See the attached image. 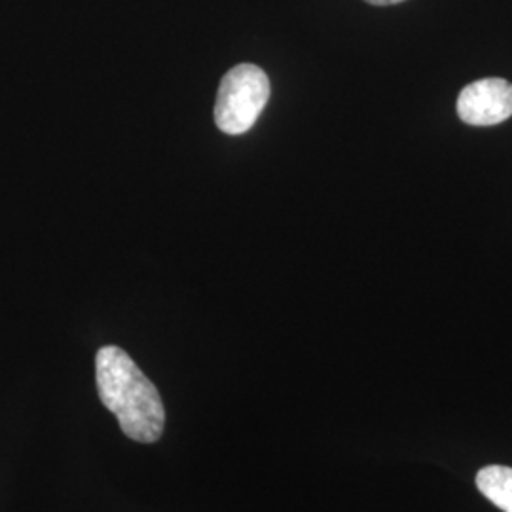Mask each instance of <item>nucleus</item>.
<instances>
[{
  "instance_id": "f257e3e1",
  "label": "nucleus",
  "mask_w": 512,
  "mask_h": 512,
  "mask_svg": "<svg viewBox=\"0 0 512 512\" xmlns=\"http://www.w3.org/2000/svg\"><path fill=\"white\" fill-rule=\"evenodd\" d=\"M95 382L101 403L118 418L122 433L135 442L162 439L164 401L156 385L118 346H105L95 355Z\"/></svg>"
},
{
  "instance_id": "f03ea898",
  "label": "nucleus",
  "mask_w": 512,
  "mask_h": 512,
  "mask_svg": "<svg viewBox=\"0 0 512 512\" xmlns=\"http://www.w3.org/2000/svg\"><path fill=\"white\" fill-rule=\"evenodd\" d=\"M270 99L268 74L251 63L230 69L220 80L215 122L226 135H243L253 128Z\"/></svg>"
},
{
  "instance_id": "7ed1b4c3",
  "label": "nucleus",
  "mask_w": 512,
  "mask_h": 512,
  "mask_svg": "<svg viewBox=\"0 0 512 512\" xmlns=\"http://www.w3.org/2000/svg\"><path fill=\"white\" fill-rule=\"evenodd\" d=\"M456 109L469 126H497L512 116V84L503 78L476 80L461 90Z\"/></svg>"
},
{
  "instance_id": "20e7f679",
  "label": "nucleus",
  "mask_w": 512,
  "mask_h": 512,
  "mask_svg": "<svg viewBox=\"0 0 512 512\" xmlns=\"http://www.w3.org/2000/svg\"><path fill=\"white\" fill-rule=\"evenodd\" d=\"M476 488L497 509L512 512V467L488 465L476 475Z\"/></svg>"
},
{
  "instance_id": "39448f33",
  "label": "nucleus",
  "mask_w": 512,
  "mask_h": 512,
  "mask_svg": "<svg viewBox=\"0 0 512 512\" xmlns=\"http://www.w3.org/2000/svg\"><path fill=\"white\" fill-rule=\"evenodd\" d=\"M368 4H374V6H391V4H399L404 0H365Z\"/></svg>"
}]
</instances>
